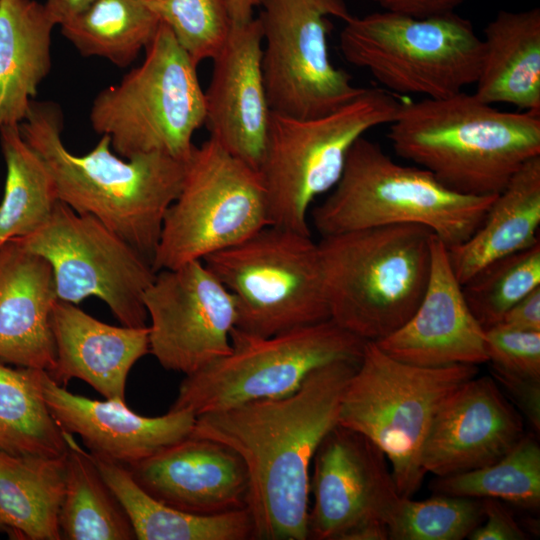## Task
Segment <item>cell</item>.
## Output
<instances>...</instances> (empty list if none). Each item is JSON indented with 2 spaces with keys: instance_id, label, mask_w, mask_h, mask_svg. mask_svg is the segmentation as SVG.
Returning a JSON list of instances; mask_svg holds the SVG:
<instances>
[{
  "instance_id": "obj_1",
  "label": "cell",
  "mask_w": 540,
  "mask_h": 540,
  "mask_svg": "<svg viewBox=\"0 0 540 540\" xmlns=\"http://www.w3.org/2000/svg\"><path fill=\"white\" fill-rule=\"evenodd\" d=\"M359 361L320 366L290 395L196 416L190 435L230 447L246 467L254 540H307L313 456Z\"/></svg>"
},
{
  "instance_id": "obj_2",
  "label": "cell",
  "mask_w": 540,
  "mask_h": 540,
  "mask_svg": "<svg viewBox=\"0 0 540 540\" xmlns=\"http://www.w3.org/2000/svg\"><path fill=\"white\" fill-rule=\"evenodd\" d=\"M63 115L51 101L33 100L19 131L42 158L59 201L97 218L151 263L163 220L182 188L186 161L153 152L128 159L112 151L107 135L84 155L71 153L61 134Z\"/></svg>"
},
{
  "instance_id": "obj_3",
  "label": "cell",
  "mask_w": 540,
  "mask_h": 540,
  "mask_svg": "<svg viewBox=\"0 0 540 540\" xmlns=\"http://www.w3.org/2000/svg\"><path fill=\"white\" fill-rule=\"evenodd\" d=\"M387 137L395 153L450 190L495 196L540 156V112H508L464 91L402 102Z\"/></svg>"
},
{
  "instance_id": "obj_4",
  "label": "cell",
  "mask_w": 540,
  "mask_h": 540,
  "mask_svg": "<svg viewBox=\"0 0 540 540\" xmlns=\"http://www.w3.org/2000/svg\"><path fill=\"white\" fill-rule=\"evenodd\" d=\"M433 236L418 224L322 236L317 244L330 319L373 342L403 326L426 289Z\"/></svg>"
},
{
  "instance_id": "obj_5",
  "label": "cell",
  "mask_w": 540,
  "mask_h": 540,
  "mask_svg": "<svg viewBox=\"0 0 540 540\" xmlns=\"http://www.w3.org/2000/svg\"><path fill=\"white\" fill-rule=\"evenodd\" d=\"M495 196L454 192L427 170L394 161L378 143L362 136L351 147L332 192L311 216L321 237L418 224L450 248L474 233Z\"/></svg>"
},
{
  "instance_id": "obj_6",
  "label": "cell",
  "mask_w": 540,
  "mask_h": 540,
  "mask_svg": "<svg viewBox=\"0 0 540 540\" xmlns=\"http://www.w3.org/2000/svg\"><path fill=\"white\" fill-rule=\"evenodd\" d=\"M478 373L476 365H412L366 341L344 391L338 424L363 434L384 452L400 496L411 498L426 474L421 451L437 412Z\"/></svg>"
},
{
  "instance_id": "obj_7",
  "label": "cell",
  "mask_w": 540,
  "mask_h": 540,
  "mask_svg": "<svg viewBox=\"0 0 540 540\" xmlns=\"http://www.w3.org/2000/svg\"><path fill=\"white\" fill-rule=\"evenodd\" d=\"M197 66L161 22L142 63L94 98L92 128L123 158L158 152L187 161L205 122Z\"/></svg>"
},
{
  "instance_id": "obj_8",
  "label": "cell",
  "mask_w": 540,
  "mask_h": 540,
  "mask_svg": "<svg viewBox=\"0 0 540 540\" xmlns=\"http://www.w3.org/2000/svg\"><path fill=\"white\" fill-rule=\"evenodd\" d=\"M401 103L382 88H364L326 115L294 118L272 112L258 170L269 224L311 235V203L337 184L353 144L370 129L392 122Z\"/></svg>"
},
{
  "instance_id": "obj_9",
  "label": "cell",
  "mask_w": 540,
  "mask_h": 540,
  "mask_svg": "<svg viewBox=\"0 0 540 540\" xmlns=\"http://www.w3.org/2000/svg\"><path fill=\"white\" fill-rule=\"evenodd\" d=\"M346 61L393 95L445 98L475 84L483 42L456 12L416 18L387 11L351 16L339 36Z\"/></svg>"
},
{
  "instance_id": "obj_10",
  "label": "cell",
  "mask_w": 540,
  "mask_h": 540,
  "mask_svg": "<svg viewBox=\"0 0 540 540\" xmlns=\"http://www.w3.org/2000/svg\"><path fill=\"white\" fill-rule=\"evenodd\" d=\"M203 262L233 296L244 333L268 337L330 319L311 235L266 225Z\"/></svg>"
},
{
  "instance_id": "obj_11",
  "label": "cell",
  "mask_w": 540,
  "mask_h": 540,
  "mask_svg": "<svg viewBox=\"0 0 540 540\" xmlns=\"http://www.w3.org/2000/svg\"><path fill=\"white\" fill-rule=\"evenodd\" d=\"M231 351L182 380L169 410L196 416L295 392L314 369L338 360H360L364 340L328 319L268 337L235 327Z\"/></svg>"
},
{
  "instance_id": "obj_12",
  "label": "cell",
  "mask_w": 540,
  "mask_h": 540,
  "mask_svg": "<svg viewBox=\"0 0 540 540\" xmlns=\"http://www.w3.org/2000/svg\"><path fill=\"white\" fill-rule=\"evenodd\" d=\"M269 224L259 171L209 138L186 161L184 182L168 208L152 266L155 272L233 246Z\"/></svg>"
},
{
  "instance_id": "obj_13",
  "label": "cell",
  "mask_w": 540,
  "mask_h": 540,
  "mask_svg": "<svg viewBox=\"0 0 540 540\" xmlns=\"http://www.w3.org/2000/svg\"><path fill=\"white\" fill-rule=\"evenodd\" d=\"M261 6L262 72L272 112L322 116L363 92L329 56V17L352 16L344 0H263Z\"/></svg>"
},
{
  "instance_id": "obj_14",
  "label": "cell",
  "mask_w": 540,
  "mask_h": 540,
  "mask_svg": "<svg viewBox=\"0 0 540 540\" xmlns=\"http://www.w3.org/2000/svg\"><path fill=\"white\" fill-rule=\"evenodd\" d=\"M15 240L49 262L59 300L94 296L121 325H147L143 295L156 274L152 263L97 218L58 201L43 226Z\"/></svg>"
},
{
  "instance_id": "obj_15",
  "label": "cell",
  "mask_w": 540,
  "mask_h": 540,
  "mask_svg": "<svg viewBox=\"0 0 540 540\" xmlns=\"http://www.w3.org/2000/svg\"><path fill=\"white\" fill-rule=\"evenodd\" d=\"M388 463L366 436L335 425L311 464L307 539L389 540L402 497Z\"/></svg>"
},
{
  "instance_id": "obj_16",
  "label": "cell",
  "mask_w": 540,
  "mask_h": 540,
  "mask_svg": "<svg viewBox=\"0 0 540 540\" xmlns=\"http://www.w3.org/2000/svg\"><path fill=\"white\" fill-rule=\"evenodd\" d=\"M143 303L149 353L164 369L189 375L230 353L235 301L203 260L157 271Z\"/></svg>"
},
{
  "instance_id": "obj_17",
  "label": "cell",
  "mask_w": 540,
  "mask_h": 540,
  "mask_svg": "<svg viewBox=\"0 0 540 540\" xmlns=\"http://www.w3.org/2000/svg\"><path fill=\"white\" fill-rule=\"evenodd\" d=\"M263 33L259 18L233 24L213 61L205 96L211 139L255 170L264 158L270 118L262 72Z\"/></svg>"
},
{
  "instance_id": "obj_18",
  "label": "cell",
  "mask_w": 540,
  "mask_h": 540,
  "mask_svg": "<svg viewBox=\"0 0 540 540\" xmlns=\"http://www.w3.org/2000/svg\"><path fill=\"white\" fill-rule=\"evenodd\" d=\"M524 435L523 419L492 376L461 385L437 412L421 451L424 471L437 477L492 464Z\"/></svg>"
},
{
  "instance_id": "obj_19",
  "label": "cell",
  "mask_w": 540,
  "mask_h": 540,
  "mask_svg": "<svg viewBox=\"0 0 540 540\" xmlns=\"http://www.w3.org/2000/svg\"><path fill=\"white\" fill-rule=\"evenodd\" d=\"M375 343L395 359L421 367L487 363L485 330L467 305L446 245L435 235L420 303L403 326Z\"/></svg>"
},
{
  "instance_id": "obj_20",
  "label": "cell",
  "mask_w": 540,
  "mask_h": 540,
  "mask_svg": "<svg viewBox=\"0 0 540 540\" xmlns=\"http://www.w3.org/2000/svg\"><path fill=\"white\" fill-rule=\"evenodd\" d=\"M125 467L146 493L178 510L218 515L247 508L246 467L215 440L190 435Z\"/></svg>"
},
{
  "instance_id": "obj_21",
  "label": "cell",
  "mask_w": 540,
  "mask_h": 540,
  "mask_svg": "<svg viewBox=\"0 0 540 540\" xmlns=\"http://www.w3.org/2000/svg\"><path fill=\"white\" fill-rule=\"evenodd\" d=\"M42 390L47 407L70 434H77L93 457L129 466L190 436L196 415L188 410L147 417L126 403L98 401L68 391L44 371Z\"/></svg>"
},
{
  "instance_id": "obj_22",
  "label": "cell",
  "mask_w": 540,
  "mask_h": 540,
  "mask_svg": "<svg viewBox=\"0 0 540 540\" xmlns=\"http://www.w3.org/2000/svg\"><path fill=\"white\" fill-rule=\"evenodd\" d=\"M50 325L56 348L51 378L62 386L81 379L105 399L126 403L128 374L149 353V327L106 324L59 299Z\"/></svg>"
},
{
  "instance_id": "obj_23",
  "label": "cell",
  "mask_w": 540,
  "mask_h": 540,
  "mask_svg": "<svg viewBox=\"0 0 540 540\" xmlns=\"http://www.w3.org/2000/svg\"><path fill=\"white\" fill-rule=\"evenodd\" d=\"M58 300L49 262L12 239L0 247V360L50 373L56 348L50 325Z\"/></svg>"
},
{
  "instance_id": "obj_24",
  "label": "cell",
  "mask_w": 540,
  "mask_h": 540,
  "mask_svg": "<svg viewBox=\"0 0 540 540\" xmlns=\"http://www.w3.org/2000/svg\"><path fill=\"white\" fill-rule=\"evenodd\" d=\"M473 93L484 103L540 112V9L499 11L484 29Z\"/></svg>"
},
{
  "instance_id": "obj_25",
  "label": "cell",
  "mask_w": 540,
  "mask_h": 540,
  "mask_svg": "<svg viewBox=\"0 0 540 540\" xmlns=\"http://www.w3.org/2000/svg\"><path fill=\"white\" fill-rule=\"evenodd\" d=\"M540 156L528 160L495 196L482 223L464 242L447 248L464 284L490 262L540 242Z\"/></svg>"
},
{
  "instance_id": "obj_26",
  "label": "cell",
  "mask_w": 540,
  "mask_h": 540,
  "mask_svg": "<svg viewBox=\"0 0 540 540\" xmlns=\"http://www.w3.org/2000/svg\"><path fill=\"white\" fill-rule=\"evenodd\" d=\"M55 23L35 0H0V128L19 125L51 69Z\"/></svg>"
},
{
  "instance_id": "obj_27",
  "label": "cell",
  "mask_w": 540,
  "mask_h": 540,
  "mask_svg": "<svg viewBox=\"0 0 540 540\" xmlns=\"http://www.w3.org/2000/svg\"><path fill=\"white\" fill-rule=\"evenodd\" d=\"M65 476L66 456L0 450V531L17 539H61L58 518Z\"/></svg>"
},
{
  "instance_id": "obj_28",
  "label": "cell",
  "mask_w": 540,
  "mask_h": 540,
  "mask_svg": "<svg viewBox=\"0 0 540 540\" xmlns=\"http://www.w3.org/2000/svg\"><path fill=\"white\" fill-rule=\"evenodd\" d=\"M93 459L124 508L136 539L253 540V523L247 508L218 515L190 514L146 493L127 467L96 457Z\"/></svg>"
},
{
  "instance_id": "obj_29",
  "label": "cell",
  "mask_w": 540,
  "mask_h": 540,
  "mask_svg": "<svg viewBox=\"0 0 540 540\" xmlns=\"http://www.w3.org/2000/svg\"><path fill=\"white\" fill-rule=\"evenodd\" d=\"M65 490L59 511L61 539H136L121 503L101 475L92 455L67 432Z\"/></svg>"
},
{
  "instance_id": "obj_30",
  "label": "cell",
  "mask_w": 540,
  "mask_h": 540,
  "mask_svg": "<svg viewBox=\"0 0 540 540\" xmlns=\"http://www.w3.org/2000/svg\"><path fill=\"white\" fill-rule=\"evenodd\" d=\"M44 370L0 360V450L25 456L65 457L67 432L51 415L44 400Z\"/></svg>"
},
{
  "instance_id": "obj_31",
  "label": "cell",
  "mask_w": 540,
  "mask_h": 540,
  "mask_svg": "<svg viewBox=\"0 0 540 540\" xmlns=\"http://www.w3.org/2000/svg\"><path fill=\"white\" fill-rule=\"evenodd\" d=\"M6 180L0 203V247L43 226L59 201L42 158L24 140L19 125L0 128Z\"/></svg>"
},
{
  "instance_id": "obj_32",
  "label": "cell",
  "mask_w": 540,
  "mask_h": 540,
  "mask_svg": "<svg viewBox=\"0 0 540 540\" xmlns=\"http://www.w3.org/2000/svg\"><path fill=\"white\" fill-rule=\"evenodd\" d=\"M160 23L144 0H96L62 24L61 32L83 56L123 68L151 43Z\"/></svg>"
},
{
  "instance_id": "obj_33",
  "label": "cell",
  "mask_w": 540,
  "mask_h": 540,
  "mask_svg": "<svg viewBox=\"0 0 540 540\" xmlns=\"http://www.w3.org/2000/svg\"><path fill=\"white\" fill-rule=\"evenodd\" d=\"M434 493L495 498L525 509L540 506V446L535 433L521 437L496 462L464 473L437 477Z\"/></svg>"
},
{
  "instance_id": "obj_34",
  "label": "cell",
  "mask_w": 540,
  "mask_h": 540,
  "mask_svg": "<svg viewBox=\"0 0 540 540\" xmlns=\"http://www.w3.org/2000/svg\"><path fill=\"white\" fill-rule=\"evenodd\" d=\"M538 287L540 242L485 265L462 284V291L471 313L486 330Z\"/></svg>"
},
{
  "instance_id": "obj_35",
  "label": "cell",
  "mask_w": 540,
  "mask_h": 540,
  "mask_svg": "<svg viewBox=\"0 0 540 540\" xmlns=\"http://www.w3.org/2000/svg\"><path fill=\"white\" fill-rule=\"evenodd\" d=\"M481 498L436 493L421 501L402 498L389 540H462L482 523Z\"/></svg>"
},
{
  "instance_id": "obj_36",
  "label": "cell",
  "mask_w": 540,
  "mask_h": 540,
  "mask_svg": "<svg viewBox=\"0 0 540 540\" xmlns=\"http://www.w3.org/2000/svg\"><path fill=\"white\" fill-rule=\"evenodd\" d=\"M198 65L213 59L232 28L226 0H144Z\"/></svg>"
},
{
  "instance_id": "obj_37",
  "label": "cell",
  "mask_w": 540,
  "mask_h": 540,
  "mask_svg": "<svg viewBox=\"0 0 540 540\" xmlns=\"http://www.w3.org/2000/svg\"><path fill=\"white\" fill-rule=\"evenodd\" d=\"M491 372L540 380V332L495 325L485 330Z\"/></svg>"
},
{
  "instance_id": "obj_38",
  "label": "cell",
  "mask_w": 540,
  "mask_h": 540,
  "mask_svg": "<svg viewBox=\"0 0 540 540\" xmlns=\"http://www.w3.org/2000/svg\"><path fill=\"white\" fill-rule=\"evenodd\" d=\"M483 521L467 537L470 540H526V531L501 500L481 498Z\"/></svg>"
},
{
  "instance_id": "obj_39",
  "label": "cell",
  "mask_w": 540,
  "mask_h": 540,
  "mask_svg": "<svg viewBox=\"0 0 540 540\" xmlns=\"http://www.w3.org/2000/svg\"><path fill=\"white\" fill-rule=\"evenodd\" d=\"M502 391L508 394L528 420L535 434L540 432V380L491 372Z\"/></svg>"
},
{
  "instance_id": "obj_40",
  "label": "cell",
  "mask_w": 540,
  "mask_h": 540,
  "mask_svg": "<svg viewBox=\"0 0 540 540\" xmlns=\"http://www.w3.org/2000/svg\"><path fill=\"white\" fill-rule=\"evenodd\" d=\"M383 11L426 18L453 13L465 0H372Z\"/></svg>"
},
{
  "instance_id": "obj_41",
  "label": "cell",
  "mask_w": 540,
  "mask_h": 540,
  "mask_svg": "<svg viewBox=\"0 0 540 540\" xmlns=\"http://www.w3.org/2000/svg\"><path fill=\"white\" fill-rule=\"evenodd\" d=\"M499 324L517 330L540 332V287L516 302Z\"/></svg>"
},
{
  "instance_id": "obj_42",
  "label": "cell",
  "mask_w": 540,
  "mask_h": 540,
  "mask_svg": "<svg viewBox=\"0 0 540 540\" xmlns=\"http://www.w3.org/2000/svg\"><path fill=\"white\" fill-rule=\"evenodd\" d=\"M96 0H46L45 9L55 23L62 25L83 11H85Z\"/></svg>"
},
{
  "instance_id": "obj_43",
  "label": "cell",
  "mask_w": 540,
  "mask_h": 540,
  "mask_svg": "<svg viewBox=\"0 0 540 540\" xmlns=\"http://www.w3.org/2000/svg\"><path fill=\"white\" fill-rule=\"evenodd\" d=\"M233 24H243L253 18V10L263 0H226Z\"/></svg>"
}]
</instances>
